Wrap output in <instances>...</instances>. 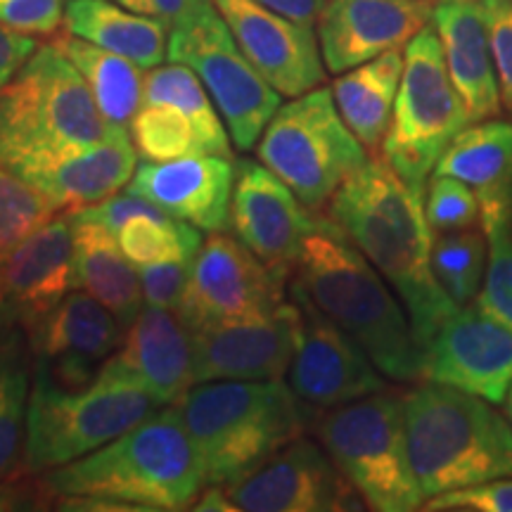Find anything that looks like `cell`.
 Here are the masks:
<instances>
[{"instance_id":"74e56055","label":"cell","mask_w":512,"mask_h":512,"mask_svg":"<svg viewBox=\"0 0 512 512\" xmlns=\"http://www.w3.org/2000/svg\"><path fill=\"white\" fill-rule=\"evenodd\" d=\"M425 216L432 235L475 228L482 219L479 197L470 185L434 174L425 188Z\"/></svg>"},{"instance_id":"ab89813d","label":"cell","mask_w":512,"mask_h":512,"mask_svg":"<svg viewBox=\"0 0 512 512\" xmlns=\"http://www.w3.org/2000/svg\"><path fill=\"white\" fill-rule=\"evenodd\" d=\"M67 0H0V24L29 36H57Z\"/></svg>"},{"instance_id":"3957f363","label":"cell","mask_w":512,"mask_h":512,"mask_svg":"<svg viewBox=\"0 0 512 512\" xmlns=\"http://www.w3.org/2000/svg\"><path fill=\"white\" fill-rule=\"evenodd\" d=\"M53 496H91L136 512L190 510L207 486L176 406L155 411L98 451L41 472Z\"/></svg>"},{"instance_id":"8d00e7d4","label":"cell","mask_w":512,"mask_h":512,"mask_svg":"<svg viewBox=\"0 0 512 512\" xmlns=\"http://www.w3.org/2000/svg\"><path fill=\"white\" fill-rule=\"evenodd\" d=\"M60 214V209L22 176L0 164V254L19 245Z\"/></svg>"},{"instance_id":"f35d334b","label":"cell","mask_w":512,"mask_h":512,"mask_svg":"<svg viewBox=\"0 0 512 512\" xmlns=\"http://www.w3.org/2000/svg\"><path fill=\"white\" fill-rule=\"evenodd\" d=\"M427 512H512V477L491 479L427 498Z\"/></svg>"},{"instance_id":"44dd1931","label":"cell","mask_w":512,"mask_h":512,"mask_svg":"<svg viewBox=\"0 0 512 512\" xmlns=\"http://www.w3.org/2000/svg\"><path fill=\"white\" fill-rule=\"evenodd\" d=\"M34 356L67 387H83L119 349L124 325L88 292L72 290L48 313L27 325Z\"/></svg>"},{"instance_id":"603a6c76","label":"cell","mask_w":512,"mask_h":512,"mask_svg":"<svg viewBox=\"0 0 512 512\" xmlns=\"http://www.w3.org/2000/svg\"><path fill=\"white\" fill-rule=\"evenodd\" d=\"M235 164L223 155H192L171 162L140 164L126 192L157 204L190 226L221 233L230 228Z\"/></svg>"},{"instance_id":"f546056e","label":"cell","mask_w":512,"mask_h":512,"mask_svg":"<svg viewBox=\"0 0 512 512\" xmlns=\"http://www.w3.org/2000/svg\"><path fill=\"white\" fill-rule=\"evenodd\" d=\"M434 174L467 183L479 200L512 195V121L486 119L460 131Z\"/></svg>"},{"instance_id":"c3c4849f","label":"cell","mask_w":512,"mask_h":512,"mask_svg":"<svg viewBox=\"0 0 512 512\" xmlns=\"http://www.w3.org/2000/svg\"><path fill=\"white\" fill-rule=\"evenodd\" d=\"M190 510L197 512H238L233 498H230L226 486H214L207 484V491L202 496H197L195 505Z\"/></svg>"},{"instance_id":"7402d4cb","label":"cell","mask_w":512,"mask_h":512,"mask_svg":"<svg viewBox=\"0 0 512 512\" xmlns=\"http://www.w3.org/2000/svg\"><path fill=\"white\" fill-rule=\"evenodd\" d=\"M76 287L74 226L69 211L0 254V316L27 328Z\"/></svg>"},{"instance_id":"4dcf8cb0","label":"cell","mask_w":512,"mask_h":512,"mask_svg":"<svg viewBox=\"0 0 512 512\" xmlns=\"http://www.w3.org/2000/svg\"><path fill=\"white\" fill-rule=\"evenodd\" d=\"M53 43L74 62V67L86 79L102 117L114 126L131 124V119L143 105V67L117 53H110V50L93 46L79 36L67 34V31L53 36Z\"/></svg>"},{"instance_id":"ffe728a7","label":"cell","mask_w":512,"mask_h":512,"mask_svg":"<svg viewBox=\"0 0 512 512\" xmlns=\"http://www.w3.org/2000/svg\"><path fill=\"white\" fill-rule=\"evenodd\" d=\"M437 0H328L316 22L325 69L344 74L430 27Z\"/></svg>"},{"instance_id":"7bdbcfd3","label":"cell","mask_w":512,"mask_h":512,"mask_svg":"<svg viewBox=\"0 0 512 512\" xmlns=\"http://www.w3.org/2000/svg\"><path fill=\"white\" fill-rule=\"evenodd\" d=\"M74 221H91V223H100V226L110 228L114 235L117 230L124 226L126 221H131L133 216H169L164 209H159L157 204L143 200V197L131 195H112L107 200H102L98 204H88V207L74 209L69 211Z\"/></svg>"},{"instance_id":"ee69618b","label":"cell","mask_w":512,"mask_h":512,"mask_svg":"<svg viewBox=\"0 0 512 512\" xmlns=\"http://www.w3.org/2000/svg\"><path fill=\"white\" fill-rule=\"evenodd\" d=\"M55 510L53 491L43 484L41 475L17 472L0 479V512L8 510Z\"/></svg>"},{"instance_id":"277c9868","label":"cell","mask_w":512,"mask_h":512,"mask_svg":"<svg viewBox=\"0 0 512 512\" xmlns=\"http://www.w3.org/2000/svg\"><path fill=\"white\" fill-rule=\"evenodd\" d=\"M176 408L214 486L242 482L316 420L283 377L200 382Z\"/></svg>"},{"instance_id":"ba28073f","label":"cell","mask_w":512,"mask_h":512,"mask_svg":"<svg viewBox=\"0 0 512 512\" xmlns=\"http://www.w3.org/2000/svg\"><path fill=\"white\" fill-rule=\"evenodd\" d=\"M313 432L368 510L413 512L425 503L408 456L403 396L382 392L320 411Z\"/></svg>"},{"instance_id":"5b68a950","label":"cell","mask_w":512,"mask_h":512,"mask_svg":"<svg viewBox=\"0 0 512 512\" xmlns=\"http://www.w3.org/2000/svg\"><path fill=\"white\" fill-rule=\"evenodd\" d=\"M408 456L425 501L512 477V422L489 401L437 382L403 394Z\"/></svg>"},{"instance_id":"6da1fadb","label":"cell","mask_w":512,"mask_h":512,"mask_svg":"<svg viewBox=\"0 0 512 512\" xmlns=\"http://www.w3.org/2000/svg\"><path fill=\"white\" fill-rule=\"evenodd\" d=\"M330 216L399 294L422 354L458 304L432 271L425 197L382 157H370L328 202Z\"/></svg>"},{"instance_id":"8fae6325","label":"cell","mask_w":512,"mask_h":512,"mask_svg":"<svg viewBox=\"0 0 512 512\" xmlns=\"http://www.w3.org/2000/svg\"><path fill=\"white\" fill-rule=\"evenodd\" d=\"M166 60L185 64L200 76L226 121L233 145L240 152L254 150L283 105V95L247 60L214 0H195L171 27Z\"/></svg>"},{"instance_id":"cb8c5ba5","label":"cell","mask_w":512,"mask_h":512,"mask_svg":"<svg viewBox=\"0 0 512 512\" xmlns=\"http://www.w3.org/2000/svg\"><path fill=\"white\" fill-rule=\"evenodd\" d=\"M112 358L145 384L159 408L176 406L195 387L192 330L178 311L145 304Z\"/></svg>"},{"instance_id":"7c38bea8","label":"cell","mask_w":512,"mask_h":512,"mask_svg":"<svg viewBox=\"0 0 512 512\" xmlns=\"http://www.w3.org/2000/svg\"><path fill=\"white\" fill-rule=\"evenodd\" d=\"M290 283L280 280L226 230L202 242L190 266L178 313L190 330L259 318L287 299Z\"/></svg>"},{"instance_id":"681fc988","label":"cell","mask_w":512,"mask_h":512,"mask_svg":"<svg viewBox=\"0 0 512 512\" xmlns=\"http://www.w3.org/2000/svg\"><path fill=\"white\" fill-rule=\"evenodd\" d=\"M505 415H508L510 422H512V387H510V392H508V399H505Z\"/></svg>"},{"instance_id":"836d02e7","label":"cell","mask_w":512,"mask_h":512,"mask_svg":"<svg viewBox=\"0 0 512 512\" xmlns=\"http://www.w3.org/2000/svg\"><path fill=\"white\" fill-rule=\"evenodd\" d=\"M486 264H489V242L484 230L465 228L434 235L432 271L441 290L458 306L475 302L484 285Z\"/></svg>"},{"instance_id":"ac0fdd59","label":"cell","mask_w":512,"mask_h":512,"mask_svg":"<svg viewBox=\"0 0 512 512\" xmlns=\"http://www.w3.org/2000/svg\"><path fill=\"white\" fill-rule=\"evenodd\" d=\"M214 5L247 60L280 95L299 98L325 81L318 34L309 24L278 15L256 0H214Z\"/></svg>"},{"instance_id":"60d3db41","label":"cell","mask_w":512,"mask_h":512,"mask_svg":"<svg viewBox=\"0 0 512 512\" xmlns=\"http://www.w3.org/2000/svg\"><path fill=\"white\" fill-rule=\"evenodd\" d=\"M489 19L503 110L512 117V0H482Z\"/></svg>"},{"instance_id":"e575fe53","label":"cell","mask_w":512,"mask_h":512,"mask_svg":"<svg viewBox=\"0 0 512 512\" xmlns=\"http://www.w3.org/2000/svg\"><path fill=\"white\" fill-rule=\"evenodd\" d=\"M117 242L136 266L195 259L202 247L200 228L174 216H133L117 230Z\"/></svg>"},{"instance_id":"484cf974","label":"cell","mask_w":512,"mask_h":512,"mask_svg":"<svg viewBox=\"0 0 512 512\" xmlns=\"http://www.w3.org/2000/svg\"><path fill=\"white\" fill-rule=\"evenodd\" d=\"M62 31L126 57L145 72L169 55V24L126 10L114 0H67Z\"/></svg>"},{"instance_id":"2e32d148","label":"cell","mask_w":512,"mask_h":512,"mask_svg":"<svg viewBox=\"0 0 512 512\" xmlns=\"http://www.w3.org/2000/svg\"><path fill=\"white\" fill-rule=\"evenodd\" d=\"M422 382L505 403L512 387V330L477 304L458 306L427 344Z\"/></svg>"},{"instance_id":"b9f144b4","label":"cell","mask_w":512,"mask_h":512,"mask_svg":"<svg viewBox=\"0 0 512 512\" xmlns=\"http://www.w3.org/2000/svg\"><path fill=\"white\" fill-rule=\"evenodd\" d=\"M190 266H192V259L138 266L145 304L178 311L185 285H188V278H190Z\"/></svg>"},{"instance_id":"d6986e66","label":"cell","mask_w":512,"mask_h":512,"mask_svg":"<svg viewBox=\"0 0 512 512\" xmlns=\"http://www.w3.org/2000/svg\"><path fill=\"white\" fill-rule=\"evenodd\" d=\"M138 152L126 126H110L105 138L86 147L29 155L5 164L41 190L60 211L98 204L126 188L136 174Z\"/></svg>"},{"instance_id":"e0dca14e","label":"cell","mask_w":512,"mask_h":512,"mask_svg":"<svg viewBox=\"0 0 512 512\" xmlns=\"http://www.w3.org/2000/svg\"><path fill=\"white\" fill-rule=\"evenodd\" d=\"M302 313L290 297L259 318L192 330L195 384L214 380H278L292 366Z\"/></svg>"},{"instance_id":"4316f807","label":"cell","mask_w":512,"mask_h":512,"mask_svg":"<svg viewBox=\"0 0 512 512\" xmlns=\"http://www.w3.org/2000/svg\"><path fill=\"white\" fill-rule=\"evenodd\" d=\"M72 226L76 287L105 304L126 330L145 302L138 266L121 252L117 235L110 228L74 219Z\"/></svg>"},{"instance_id":"d6a6232c","label":"cell","mask_w":512,"mask_h":512,"mask_svg":"<svg viewBox=\"0 0 512 512\" xmlns=\"http://www.w3.org/2000/svg\"><path fill=\"white\" fill-rule=\"evenodd\" d=\"M479 209L489 264L475 304L512 330V195L482 197Z\"/></svg>"},{"instance_id":"d590c367","label":"cell","mask_w":512,"mask_h":512,"mask_svg":"<svg viewBox=\"0 0 512 512\" xmlns=\"http://www.w3.org/2000/svg\"><path fill=\"white\" fill-rule=\"evenodd\" d=\"M128 128L138 157L145 162L209 155L190 119L171 105H140Z\"/></svg>"},{"instance_id":"5bb4252c","label":"cell","mask_w":512,"mask_h":512,"mask_svg":"<svg viewBox=\"0 0 512 512\" xmlns=\"http://www.w3.org/2000/svg\"><path fill=\"white\" fill-rule=\"evenodd\" d=\"M316 214L268 166L242 157L235 166L230 228L273 275L290 283Z\"/></svg>"},{"instance_id":"f6af8a7d","label":"cell","mask_w":512,"mask_h":512,"mask_svg":"<svg viewBox=\"0 0 512 512\" xmlns=\"http://www.w3.org/2000/svg\"><path fill=\"white\" fill-rule=\"evenodd\" d=\"M38 48H41V43L36 41V36L22 34V31L0 24V91L22 72L24 64L34 57Z\"/></svg>"},{"instance_id":"d4e9b609","label":"cell","mask_w":512,"mask_h":512,"mask_svg":"<svg viewBox=\"0 0 512 512\" xmlns=\"http://www.w3.org/2000/svg\"><path fill=\"white\" fill-rule=\"evenodd\" d=\"M432 22L444 46L448 74L467 107V117L472 124L496 119L503 110V100L484 3L437 0Z\"/></svg>"},{"instance_id":"83f0119b","label":"cell","mask_w":512,"mask_h":512,"mask_svg":"<svg viewBox=\"0 0 512 512\" xmlns=\"http://www.w3.org/2000/svg\"><path fill=\"white\" fill-rule=\"evenodd\" d=\"M401 74L403 53L389 50V53L377 55L375 60L337 74L332 83V95H335L344 124L351 128V133L361 140L370 155L380 150L392 124Z\"/></svg>"},{"instance_id":"7a4b0ae2","label":"cell","mask_w":512,"mask_h":512,"mask_svg":"<svg viewBox=\"0 0 512 512\" xmlns=\"http://www.w3.org/2000/svg\"><path fill=\"white\" fill-rule=\"evenodd\" d=\"M294 278L311 302L361 344L394 382H422L425 354L392 285L330 216L313 219Z\"/></svg>"},{"instance_id":"1f68e13d","label":"cell","mask_w":512,"mask_h":512,"mask_svg":"<svg viewBox=\"0 0 512 512\" xmlns=\"http://www.w3.org/2000/svg\"><path fill=\"white\" fill-rule=\"evenodd\" d=\"M143 105H171L181 110L190 124L195 126L197 136H200L204 150L209 155L233 157V147H230V133L223 121L221 112L216 110L214 100L200 76L192 72L190 67L178 62L159 64L145 74L143 88Z\"/></svg>"},{"instance_id":"8992f818","label":"cell","mask_w":512,"mask_h":512,"mask_svg":"<svg viewBox=\"0 0 512 512\" xmlns=\"http://www.w3.org/2000/svg\"><path fill=\"white\" fill-rule=\"evenodd\" d=\"M159 408L145 384L110 356L86 387L67 389L34 370L22 470L62 467L150 418Z\"/></svg>"},{"instance_id":"9a60e30c","label":"cell","mask_w":512,"mask_h":512,"mask_svg":"<svg viewBox=\"0 0 512 512\" xmlns=\"http://www.w3.org/2000/svg\"><path fill=\"white\" fill-rule=\"evenodd\" d=\"M226 489L235 508L245 512L368 510L363 496L332 463L323 444L306 434Z\"/></svg>"},{"instance_id":"bcb514c9","label":"cell","mask_w":512,"mask_h":512,"mask_svg":"<svg viewBox=\"0 0 512 512\" xmlns=\"http://www.w3.org/2000/svg\"><path fill=\"white\" fill-rule=\"evenodd\" d=\"M114 3L124 5L126 10L138 12V15L159 19V22L174 27L178 19L195 5V0H114Z\"/></svg>"},{"instance_id":"30bf717a","label":"cell","mask_w":512,"mask_h":512,"mask_svg":"<svg viewBox=\"0 0 512 512\" xmlns=\"http://www.w3.org/2000/svg\"><path fill=\"white\" fill-rule=\"evenodd\" d=\"M254 150L311 211L328 207L332 195L370 159L344 124L332 88H313L280 105Z\"/></svg>"},{"instance_id":"52a82bcc","label":"cell","mask_w":512,"mask_h":512,"mask_svg":"<svg viewBox=\"0 0 512 512\" xmlns=\"http://www.w3.org/2000/svg\"><path fill=\"white\" fill-rule=\"evenodd\" d=\"M110 126L74 62L43 43L0 91V164L93 145Z\"/></svg>"},{"instance_id":"4fadbf2b","label":"cell","mask_w":512,"mask_h":512,"mask_svg":"<svg viewBox=\"0 0 512 512\" xmlns=\"http://www.w3.org/2000/svg\"><path fill=\"white\" fill-rule=\"evenodd\" d=\"M287 297L302 313L287 384L306 406L313 411H328L387 389V377L377 370L361 344L311 302L294 275Z\"/></svg>"},{"instance_id":"7dc6e473","label":"cell","mask_w":512,"mask_h":512,"mask_svg":"<svg viewBox=\"0 0 512 512\" xmlns=\"http://www.w3.org/2000/svg\"><path fill=\"white\" fill-rule=\"evenodd\" d=\"M256 3H261L268 10L278 12V15L290 17L294 22L309 24V27H313V24L318 22L320 12H323L328 0H256Z\"/></svg>"},{"instance_id":"f1b7e54d","label":"cell","mask_w":512,"mask_h":512,"mask_svg":"<svg viewBox=\"0 0 512 512\" xmlns=\"http://www.w3.org/2000/svg\"><path fill=\"white\" fill-rule=\"evenodd\" d=\"M36 356L27 328L0 316V479L22 470Z\"/></svg>"},{"instance_id":"9c48e42d","label":"cell","mask_w":512,"mask_h":512,"mask_svg":"<svg viewBox=\"0 0 512 512\" xmlns=\"http://www.w3.org/2000/svg\"><path fill=\"white\" fill-rule=\"evenodd\" d=\"M467 124V107L448 74L441 38L437 29L425 27L403 50L399 93L380 157L425 197L439 159Z\"/></svg>"}]
</instances>
